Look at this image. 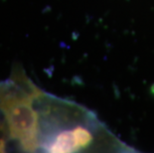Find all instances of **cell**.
<instances>
[{"label": "cell", "instance_id": "6da1fadb", "mask_svg": "<svg viewBox=\"0 0 154 153\" xmlns=\"http://www.w3.org/2000/svg\"><path fill=\"white\" fill-rule=\"evenodd\" d=\"M42 93L20 72L15 79L0 83V112L9 138L27 152L40 149L41 115L35 103Z\"/></svg>", "mask_w": 154, "mask_h": 153}]
</instances>
